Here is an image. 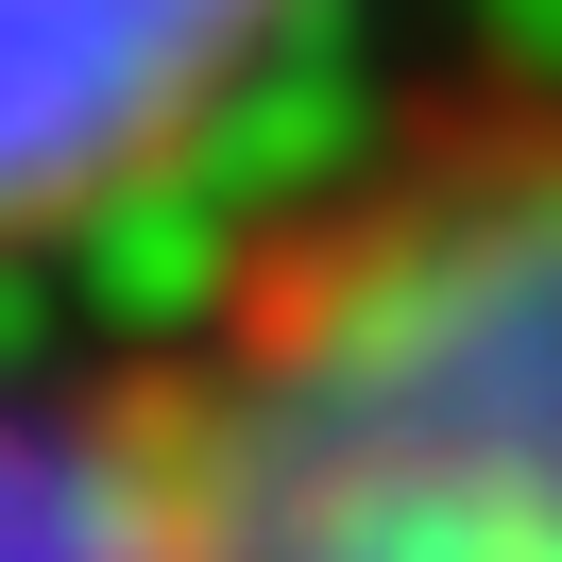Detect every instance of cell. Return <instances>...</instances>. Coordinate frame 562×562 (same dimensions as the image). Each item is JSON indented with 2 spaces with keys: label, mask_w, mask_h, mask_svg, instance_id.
Listing matches in <instances>:
<instances>
[{
  "label": "cell",
  "mask_w": 562,
  "mask_h": 562,
  "mask_svg": "<svg viewBox=\"0 0 562 562\" xmlns=\"http://www.w3.org/2000/svg\"><path fill=\"white\" fill-rule=\"evenodd\" d=\"M0 562H171V477L120 358L103 392L0 375Z\"/></svg>",
  "instance_id": "cell-3"
},
{
  "label": "cell",
  "mask_w": 562,
  "mask_h": 562,
  "mask_svg": "<svg viewBox=\"0 0 562 562\" xmlns=\"http://www.w3.org/2000/svg\"><path fill=\"white\" fill-rule=\"evenodd\" d=\"M137 375L171 562H562V35L358 103Z\"/></svg>",
  "instance_id": "cell-1"
},
{
  "label": "cell",
  "mask_w": 562,
  "mask_h": 562,
  "mask_svg": "<svg viewBox=\"0 0 562 562\" xmlns=\"http://www.w3.org/2000/svg\"><path fill=\"white\" fill-rule=\"evenodd\" d=\"M324 0H0V256H69L103 205L205 171Z\"/></svg>",
  "instance_id": "cell-2"
}]
</instances>
